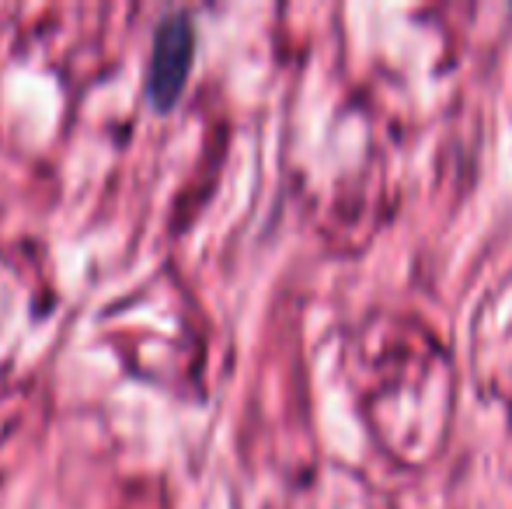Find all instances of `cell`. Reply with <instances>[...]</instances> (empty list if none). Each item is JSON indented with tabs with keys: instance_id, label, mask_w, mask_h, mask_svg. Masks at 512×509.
Here are the masks:
<instances>
[{
	"instance_id": "cell-1",
	"label": "cell",
	"mask_w": 512,
	"mask_h": 509,
	"mask_svg": "<svg viewBox=\"0 0 512 509\" xmlns=\"http://www.w3.org/2000/svg\"><path fill=\"white\" fill-rule=\"evenodd\" d=\"M192 53H196V32L185 14H171L157 25L154 56H150L147 91L157 109H171L182 98L185 81L192 70Z\"/></svg>"
}]
</instances>
